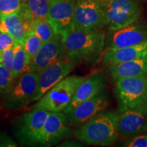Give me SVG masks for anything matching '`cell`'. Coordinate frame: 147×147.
<instances>
[{
	"label": "cell",
	"instance_id": "cell-1",
	"mask_svg": "<svg viewBox=\"0 0 147 147\" xmlns=\"http://www.w3.org/2000/svg\"><path fill=\"white\" fill-rule=\"evenodd\" d=\"M64 58L75 64L96 63L102 57L106 43L103 31L84 32L74 29L63 36Z\"/></svg>",
	"mask_w": 147,
	"mask_h": 147
},
{
	"label": "cell",
	"instance_id": "cell-2",
	"mask_svg": "<svg viewBox=\"0 0 147 147\" xmlns=\"http://www.w3.org/2000/svg\"><path fill=\"white\" fill-rule=\"evenodd\" d=\"M119 114L102 110L82 123L74 132L78 140L87 144L106 146L113 144L119 136Z\"/></svg>",
	"mask_w": 147,
	"mask_h": 147
},
{
	"label": "cell",
	"instance_id": "cell-3",
	"mask_svg": "<svg viewBox=\"0 0 147 147\" xmlns=\"http://www.w3.org/2000/svg\"><path fill=\"white\" fill-rule=\"evenodd\" d=\"M84 78L85 77L78 75L67 76L38 100V102L31 107V110L42 109L56 113L64 112Z\"/></svg>",
	"mask_w": 147,
	"mask_h": 147
},
{
	"label": "cell",
	"instance_id": "cell-4",
	"mask_svg": "<svg viewBox=\"0 0 147 147\" xmlns=\"http://www.w3.org/2000/svg\"><path fill=\"white\" fill-rule=\"evenodd\" d=\"M49 113L34 109L15 117L11 123V129L16 140L24 146H38V136Z\"/></svg>",
	"mask_w": 147,
	"mask_h": 147
},
{
	"label": "cell",
	"instance_id": "cell-5",
	"mask_svg": "<svg viewBox=\"0 0 147 147\" xmlns=\"http://www.w3.org/2000/svg\"><path fill=\"white\" fill-rule=\"evenodd\" d=\"M114 93L119 113L140 106L147 95V77L135 76L115 81Z\"/></svg>",
	"mask_w": 147,
	"mask_h": 147
},
{
	"label": "cell",
	"instance_id": "cell-6",
	"mask_svg": "<svg viewBox=\"0 0 147 147\" xmlns=\"http://www.w3.org/2000/svg\"><path fill=\"white\" fill-rule=\"evenodd\" d=\"M140 0H110L104 7L106 26L118 30L134 23L141 14Z\"/></svg>",
	"mask_w": 147,
	"mask_h": 147
},
{
	"label": "cell",
	"instance_id": "cell-7",
	"mask_svg": "<svg viewBox=\"0 0 147 147\" xmlns=\"http://www.w3.org/2000/svg\"><path fill=\"white\" fill-rule=\"evenodd\" d=\"M39 72L25 71L14 82L13 85L3 99L2 106L16 110L25 108L29 103L38 87Z\"/></svg>",
	"mask_w": 147,
	"mask_h": 147
},
{
	"label": "cell",
	"instance_id": "cell-8",
	"mask_svg": "<svg viewBox=\"0 0 147 147\" xmlns=\"http://www.w3.org/2000/svg\"><path fill=\"white\" fill-rule=\"evenodd\" d=\"M74 29L84 32L101 31L106 26L104 8L93 0H74Z\"/></svg>",
	"mask_w": 147,
	"mask_h": 147
},
{
	"label": "cell",
	"instance_id": "cell-9",
	"mask_svg": "<svg viewBox=\"0 0 147 147\" xmlns=\"http://www.w3.org/2000/svg\"><path fill=\"white\" fill-rule=\"evenodd\" d=\"M76 64L66 59H63L48 66L39 72L38 87L32 98L31 102L39 100L47 92L68 76L74 69Z\"/></svg>",
	"mask_w": 147,
	"mask_h": 147
},
{
	"label": "cell",
	"instance_id": "cell-10",
	"mask_svg": "<svg viewBox=\"0 0 147 147\" xmlns=\"http://www.w3.org/2000/svg\"><path fill=\"white\" fill-rule=\"evenodd\" d=\"M68 120L65 113L50 112L38 136V146H52L68 135Z\"/></svg>",
	"mask_w": 147,
	"mask_h": 147
},
{
	"label": "cell",
	"instance_id": "cell-11",
	"mask_svg": "<svg viewBox=\"0 0 147 147\" xmlns=\"http://www.w3.org/2000/svg\"><path fill=\"white\" fill-rule=\"evenodd\" d=\"M74 0H51L49 21L57 34L64 36L74 29Z\"/></svg>",
	"mask_w": 147,
	"mask_h": 147
},
{
	"label": "cell",
	"instance_id": "cell-12",
	"mask_svg": "<svg viewBox=\"0 0 147 147\" xmlns=\"http://www.w3.org/2000/svg\"><path fill=\"white\" fill-rule=\"evenodd\" d=\"M63 59L65 58L63 36L57 34L53 40L42 44L27 70L40 72L48 66Z\"/></svg>",
	"mask_w": 147,
	"mask_h": 147
},
{
	"label": "cell",
	"instance_id": "cell-13",
	"mask_svg": "<svg viewBox=\"0 0 147 147\" xmlns=\"http://www.w3.org/2000/svg\"><path fill=\"white\" fill-rule=\"evenodd\" d=\"M147 41V24L136 23L113 31L106 41L108 47H126Z\"/></svg>",
	"mask_w": 147,
	"mask_h": 147
},
{
	"label": "cell",
	"instance_id": "cell-14",
	"mask_svg": "<svg viewBox=\"0 0 147 147\" xmlns=\"http://www.w3.org/2000/svg\"><path fill=\"white\" fill-rule=\"evenodd\" d=\"M119 135L123 138L134 136L147 130V113L142 105L119 113Z\"/></svg>",
	"mask_w": 147,
	"mask_h": 147
},
{
	"label": "cell",
	"instance_id": "cell-15",
	"mask_svg": "<svg viewBox=\"0 0 147 147\" xmlns=\"http://www.w3.org/2000/svg\"><path fill=\"white\" fill-rule=\"evenodd\" d=\"M106 84V78L102 74H93L84 78L76 89L71 102L64 110V113H70L82 102L104 91Z\"/></svg>",
	"mask_w": 147,
	"mask_h": 147
},
{
	"label": "cell",
	"instance_id": "cell-16",
	"mask_svg": "<svg viewBox=\"0 0 147 147\" xmlns=\"http://www.w3.org/2000/svg\"><path fill=\"white\" fill-rule=\"evenodd\" d=\"M109 104V99L104 92L82 102L67 115L69 124L84 123L92 117L105 110Z\"/></svg>",
	"mask_w": 147,
	"mask_h": 147
},
{
	"label": "cell",
	"instance_id": "cell-17",
	"mask_svg": "<svg viewBox=\"0 0 147 147\" xmlns=\"http://www.w3.org/2000/svg\"><path fill=\"white\" fill-rule=\"evenodd\" d=\"M147 55V41L138 45L126 47H107L102 55V62L106 67L118 64Z\"/></svg>",
	"mask_w": 147,
	"mask_h": 147
},
{
	"label": "cell",
	"instance_id": "cell-18",
	"mask_svg": "<svg viewBox=\"0 0 147 147\" xmlns=\"http://www.w3.org/2000/svg\"><path fill=\"white\" fill-rule=\"evenodd\" d=\"M106 68L114 81L128 77H147V55L144 57L109 65Z\"/></svg>",
	"mask_w": 147,
	"mask_h": 147
},
{
	"label": "cell",
	"instance_id": "cell-19",
	"mask_svg": "<svg viewBox=\"0 0 147 147\" xmlns=\"http://www.w3.org/2000/svg\"><path fill=\"white\" fill-rule=\"evenodd\" d=\"M0 31L8 33L16 42H22L32 26L19 12L0 15Z\"/></svg>",
	"mask_w": 147,
	"mask_h": 147
},
{
	"label": "cell",
	"instance_id": "cell-20",
	"mask_svg": "<svg viewBox=\"0 0 147 147\" xmlns=\"http://www.w3.org/2000/svg\"><path fill=\"white\" fill-rule=\"evenodd\" d=\"M51 0H23L18 12L32 26L35 21L49 19Z\"/></svg>",
	"mask_w": 147,
	"mask_h": 147
},
{
	"label": "cell",
	"instance_id": "cell-21",
	"mask_svg": "<svg viewBox=\"0 0 147 147\" xmlns=\"http://www.w3.org/2000/svg\"><path fill=\"white\" fill-rule=\"evenodd\" d=\"M14 63L12 79L14 82L23 72L27 70L29 61L21 42H16L14 46Z\"/></svg>",
	"mask_w": 147,
	"mask_h": 147
},
{
	"label": "cell",
	"instance_id": "cell-22",
	"mask_svg": "<svg viewBox=\"0 0 147 147\" xmlns=\"http://www.w3.org/2000/svg\"><path fill=\"white\" fill-rule=\"evenodd\" d=\"M32 31L39 37L43 43L53 40L57 35L49 19L34 22L32 24Z\"/></svg>",
	"mask_w": 147,
	"mask_h": 147
},
{
	"label": "cell",
	"instance_id": "cell-23",
	"mask_svg": "<svg viewBox=\"0 0 147 147\" xmlns=\"http://www.w3.org/2000/svg\"><path fill=\"white\" fill-rule=\"evenodd\" d=\"M21 42L23 45V49L26 53L30 63L39 51L43 42L32 31L27 33L23 41Z\"/></svg>",
	"mask_w": 147,
	"mask_h": 147
},
{
	"label": "cell",
	"instance_id": "cell-24",
	"mask_svg": "<svg viewBox=\"0 0 147 147\" xmlns=\"http://www.w3.org/2000/svg\"><path fill=\"white\" fill-rule=\"evenodd\" d=\"M14 84L13 79L10 71L0 63V98L8 94Z\"/></svg>",
	"mask_w": 147,
	"mask_h": 147
},
{
	"label": "cell",
	"instance_id": "cell-25",
	"mask_svg": "<svg viewBox=\"0 0 147 147\" xmlns=\"http://www.w3.org/2000/svg\"><path fill=\"white\" fill-rule=\"evenodd\" d=\"M23 0H0V15L17 13L21 8Z\"/></svg>",
	"mask_w": 147,
	"mask_h": 147
},
{
	"label": "cell",
	"instance_id": "cell-26",
	"mask_svg": "<svg viewBox=\"0 0 147 147\" xmlns=\"http://www.w3.org/2000/svg\"><path fill=\"white\" fill-rule=\"evenodd\" d=\"M14 56V47L5 50L1 55L0 63L2 64L5 68L10 71L11 75H12V72H13Z\"/></svg>",
	"mask_w": 147,
	"mask_h": 147
},
{
	"label": "cell",
	"instance_id": "cell-27",
	"mask_svg": "<svg viewBox=\"0 0 147 147\" xmlns=\"http://www.w3.org/2000/svg\"><path fill=\"white\" fill-rule=\"evenodd\" d=\"M16 42V40L12 36L8 33L0 31V61L1 53L6 49L13 47Z\"/></svg>",
	"mask_w": 147,
	"mask_h": 147
},
{
	"label": "cell",
	"instance_id": "cell-28",
	"mask_svg": "<svg viewBox=\"0 0 147 147\" xmlns=\"http://www.w3.org/2000/svg\"><path fill=\"white\" fill-rule=\"evenodd\" d=\"M125 146L128 147H147V135L138 134L134 136L131 139L124 143Z\"/></svg>",
	"mask_w": 147,
	"mask_h": 147
},
{
	"label": "cell",
	"instance_id": "cell-29",
	"mask_svg": "<svg viewBox=\"0 0 147 147\" xmlns=\"http://www.w3.org/2000/svg\"><path fill=\"white\" fill-rule=\"evenodd\" d=\"M17 144L8 134L0 129V147H16Z\"/></svg>",
	"mask_w": 147,
	"mask_h": 147
},
{
	"label": "cell",
	"instance_id": "cell-30",
	"mask_svg": "<svg viewBox=\"0 0 147 147\" xmlns=\"http://www.w3.org/2000/svg\"><path fill=\"white\" fill-rule=\"evenodd\" d=\"M62 145H59V146H81L80 143L76 142V141H66L65 142H63Z\"/></svg>",
	"mask_w": 147,
	"mask_h": 147
},
{
	"label": "cell",
	"instance_id": "cell-31",
	"mask_svg": "<svg viewBox=\"0 0 147 147\" xmlns=\"http://www.w3.org/2000/svg\"><path fill=\"white\" fill-rule=\"evenodd\" d=\"M93 1H95V2L98 3L99 4H100L103 8H104V7L105 6L108 2H109L110 0H93Z\"/></svg>",
	"mask_w": 147,
	"mask_h": 147
},
{
	"label": "cell",
	"instance_id": "cell-32",
	"mask_svg": "<svg viewBox=\"0 0 147 147\" xmlns=\"http://www.w3.org/2000/svg\"><path fill=\"white\" fill-rule=\"evenodd\" d=\"M142 105H143V106H144V108L145 111H146V113H147V95H146V99H145L144 102L143 103Z\"/></svg>",
	"mask_w": 147,
	"mask_h": 147
}]
</instances>
